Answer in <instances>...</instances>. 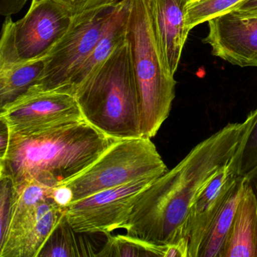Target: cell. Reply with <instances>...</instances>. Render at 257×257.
Segmentation results:
<instances>
[{"label":"cell","instance_id":"6da1fadb","mask_svg":"<svg viewBox=\"0 0 257 257\" xmlns=\"http://www.w3.org/2000/svg\"><path fill=\"white\" fill-rule=\"evenodd\" d=\"M257 108L245 121L230 123L195 146L138 197L123 228L156 244L188 238V219L197 197L247 138Z\"/></svg>","mask_w":257,"mask_h":257},{"label":"cell","instance_id":"7a4b0ae2","mask_svg":"<svg viewBox=\"0 0 257 257\" xmlns=\"http://www.w3.org/2000/svg\"><path fill=\"white\" fill-rule=\"evenodd\" d=\"M117 141L85 120L30 135L10 132L0 176L17 189L31 182L55 189L82 174Z\"/></svg>","mask_w":257,"mask_h":257},{"label":"cell","instance_id":"3957f363","mask_svg":"<svg viewBox=\"0 0 257 257\" xmlns=\"http://www.w3.org/2000/svg\"><path fill=\"white\" fill-rule=\"evenodd\" d=\"M84 119L115 140L142 138L141 106L127 40L74 94Z\"/></svg>","mask_w":257,"mask_h":257},{"label":"cell","instance_id":"277c9868","mask_svg":"<svg viewBox=\"0 0 257 257\" xmlns=\"http://www.w3.org/2000/svg\"><path fill=\"white\" fill-rule=\"evenodd\" d=\"M126 40L139 96L141 136L152 139L169 115L177 82L159 48L150 0H131Z\"/></svg>","mask_w":257,"mask_h":257},{"label":"cell","instance_id":"5b68a950","mask_svg":"<svg viewBox=\"0 0 257 257\" xmlns=\"http://www.w3.org/2000/svg\"><path fill=\"white\" fill-rule=\"evenodd\" d=\"M168 170L151 138L118 140L82 174L53 189L52 198L67 207L106 189L161 177Z\"/></svg>","mask_w":257,"mask_h":257},{"label":"cell","instance_id":"8992f818","mask_svg":"<svg viewBox=\"0 0 257 257\" xmlns=\"http://www.w3.org/2000/svg\"><path fill=\"white\" fill-rule=\"evenodd\" d=\"M115 6L76 16L68 32L45 58L43 75L28 93H66L73 75L97 44Z\"/></svg>","mask_w":257,"mask_h":257},{"label":"cell","instance_id":"52a82bcc","mask_svg":"<svg viewBox=\"0 0 257 257\" xmlns=\"http://www.w3.org/2000/svg\"><path fill=\"white\" fill-rule=\"evenodd\" d=\"M158 178L139 179L76 201L66 207L67 222L79 234H106L123 228L141 192Z\"/></svg>","mask_w":257,"mask_h":257},{"label":"cell","instance_id":"ba28073f","mask_svg":"<svg viewBox=\"0 0 257 257\" xmlns=\"http://www.w3.org/2000/svg\"><path fill=\"white\" fill-rule=\"evenodd\" d=\"M12 133L30 135L83 121L76 97L68 93H27L0 108Z\"/></svg>","mask_w":257,"mask_h":257},{"label":"cell","instance_id":"9c48e42d","mask_svg":"<svg viewBox=\"0 0 257 257\" xmlns=\"http://www.w3.org/2000/svg\"><path fill=\"white\" fill-rule=\"evenodd\" d=\"M74 20L71 13L57 0H32L26 15L13 23V43L19 61L46 58Z\"/></svg>","mask_w":257,"mask_h":257},{"label":"cell","instance_id":"30bf717a","mask_svg":"<svg viewBox=\"0 0 257 257\" xmlns=\"http://www.w3.org/2000/svg\"><path fill=\"white\" fill-rule=\"evenodd\" d=\"M208 28L202 41L213 56L233 65L257 67V17L230 12L209 21Z\"/></svg>","mask_w":257,"mask_h":257},{"label":"cell","instance_id":"8fae6325","mask_svg":"<svg viewBox=\"0 0 257 257\" xmlns=\"http://www.w3.org/2000/svg\"><path fill=\"white\" fill-rule=\"evenodd\" d=\"M245 141L229 162L218 171L200 192L191 208L187 228L189 257H198L213 219L233 186L242 177L240 161Z\"/></svg>","mask_w":257,"mask_h":257},{"label":"cell","instance_id":"7c38bea8","mask_svg":"<svg viewBox=\"0 0 257 257\" xmlns=\"http://www.w3.org/2000/svg\"><path fill=\"white\" fill-rule=\"evenodd\" d=\"M65 211L52 197L40 203L31 218L0 243V257H38Z\"/></svg>","mask_w":257,"mask_h":257},{"label":"cell","instance_id":"4fadbf2b","mask_svg":"<svg viewBox=\"0 0 257 257\" xmlns=\"http://www.w3.org/2000/svg\"><path fill=\"white\" fill-rule=\"evenodd\" d=\"M188 0H150L153 25L167 70L174 76L190 31L186 23Z\"/></svg>","mask_w":257,"mask_h":257},{"label":"cell","instance_id":"5bb4252c","mask_svg":"<svg viewBox=\"0 0 257 257\" xmlns=\"http://www.w3.org/2000/svg\"><path fill=\"white\" fill-rule=\"evenodd\" d=\"M130 4L131 0H120L114 7L97 44L73 75L66 93L74 95L76 90L125 41Z\"/></svg>","mask_w":257,"mask_h":257},{"label":"cell","instance_id":"9a60e30c","mask_svg":"<svg viewBox=\"0 0 257 257\" xmlns=\"http://www.w3.org/2000/svg\"><path fill=\"white\" fill-rule=\"evenodd\" d=\"M220 257H257V201L246 178Z\"/></svg>","mask_w":257,"mask_h":257},{"label":"cell","instance_id":"2e32d148","mask_svg":"<svg viewBox=\"0 0 257 257\" xmlns=\"http://www.w3.org/2000/svg\"><path fill=\"white\" fill-rule=\"evenodd\" d=\"M45 66V58L0 66V108L25 95L37 85Z\"/></svg>","mask_w":257,"mask_h":257},{"label":"cell","instance_id":"e0dca14e","mask_svg":"<svg viewBox=\"0 0 257 257\" xmlns=\"http://www.w3.org/2000/svg\"><path fill=\"white\" fill-rule=\"evenodd\" d=\"M246 177H241L230 191L209 228L198 257H220L237 205L243 195Z\"/></svg>","mask_w":257,"mask_h":257},{"label":"cell","instance_id":"ac0fdd59","mask_svg":"<svg viewBox=\"0 0 257 257\" xmlns=\"http://www.w3.org/2000/svg\"><path fill=\"white\" fill-rule=\"evenodd\" d=\"M66 212V211H65ZM67 222L65 213L60 219L39 253L40 256H95L96 253L88 242L79 238Z\"/></svg>","mask_w":257,"mask_h":257},{"label":"cell","instance_id":"d6986e66","mask_svg":"<svg viewBox=\"0 0 257 257\" xmlns=\"http://www.w3.org/2000/svg\"><path fill=\"white\" fill-rule=\"evenodd\" d=\"M106 242L96 256H168L170 244L159 245L135 236L106 234Z\"/></svg>","mask_w":257,"mask_h":257},{"label":"cell","instance_id":"ffe728a7","mask_svg":"<svg viewBox=\"0 0 257 257\" xmlns=\"http://www.w3.org/2000/svg\"><path fill=\"white\" fill-rule=\"evenodd\" d=\"M246 0H188L186 23L189 31L195 27L235 10Z\"/></svg>","mask_w":257,"mask_h":257},{"label":"cell","instance_id":"44dd1931","mask_svg":"<svg viewBox=\"0 0 257 257\" xmlns=\"http://www.w3.org/2000/svg\"><path fill=\"white\" fill-rule=\"evenodd\" d=\"M0 242H2L8 232L19 192L9 177L0 176Z\"/></svg>","mask_w":257,"mask_h":257},{"label":"cell","instance_id":"7402d4cb","mask_svg":"<svg viewBox=\"0 0 257 257\" xmlns=\"http://www.w3.org/2000/svg\"><path fill=\"white\" fill-rule=\"evenodd\" d=\"M257 168V118L245 141L240 161V174L246 177Z\"/></svg>","mask_w":257,"mask_h":257},{"label":"cell","instance_id":"603a6c76","mask_svg":"<svg viewBox=\"0 0 257 257\" xmlns=\"http://www.w3.org/2000/svg\"><path fill=\"white\" fill-rule=\"evenodd\" d=\"M74 17L105 7H113L120 0H57Z\"/></svg>","mask_w":257,"mask_h":257},{"label":"cell","instance_id":"cb8c5ba5","mask_svg":"<svg viewBox=\"0 0 257 257\" xmlns=\"http://www.w3.org/2000/svg\"><path fill=\"white\" fill-rule=\"evenodd\" d=\"M28 0H0V14L10 17L17 14L25 7Z\"/></svg>","mask_w":257,"mask_h":257},{"label":"cell","instance_id":"d4e9b609","mask_svg":"<svg viewBox=\"0 0 257 257\" xmlns=\"http://www.w3.org/2000/svg\"><path fill=\"white\" fill-rule=\"evenodd\" d=\"M0 160L4 159L8 150L10 141V130L8 124L0 119Z\"/></svg>","mask_w":257,"mask_h":257},{"label":"cell","instance_id":"484cf974","mask_svg":"<svg viewBox=\"0 0 257 257\" xmlns=\"http://www.w3.org/2000/svg\"><path fill=\"white\" fill-rule=\"evenodd\" d=\"M231 12L240 16L257 17V0H246Z\"/></svg>","mask_w":257,"mask_h":257},{"label":"cell","instance_id":"4316f807","mask_svg":"<svg viewBox=\"0 0 257 257\" xmlns=\"http://www.w3.org/2000/svg\"><path fill=\"white\" fill-rule=\"evenodd\" d=\"M246 178L253 191L257 201V168L246 176Z\"/></svg>","mask_w":257,"mask_h":257}]
</instances>
